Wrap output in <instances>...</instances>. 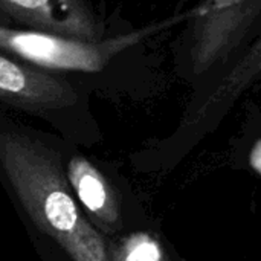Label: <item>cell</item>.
I'll use <instances>...</instances> for the list:
<instances>
[{
  "label": "cell",
  "mask_w": 261,
  "mask_h": 261,
  "mask_svg": "<svg viewBox=\"0 0 261 261\" xmlns=\"http://www.w3.org/2000/svg\"><path fill=\"white\" fill-rule=\"evenodd\" d=\"M124 261H162L159 245L147 236H139L128 248Z\"/></svg>",
  "instance_id": "obj_8"
},
{
  "label": "cell",
  "mask_w": 261,
  "mask_h": 261,
  "mask_svg": "<svg viewBox=\"0 0 261 261\" xmlns=\"http://www.w3.org/2000/svg\"><path fill=\"white\" fill-rule=\"evenodd\" d=\"M69 177L81 203L92 213L107 211L109 217H113V211L107 208L109 194L99 174L83 159H72L69 165Z\"/></svg>",
  "instance_id": "obj_7"
},
{
  "label": "cell",
  "mask_w": 261,
  "mask_h": 261,
  "mask_svg": "<svg viewBox=\"0 0 261 261\" xmlns=\"http://www.w3.org/2000/svg\"><path fill=\"white\" fill-rule=\"evenodd\" d=\"M249 162H251V167L261 174V139L254 145L251 154H249Z\"/></svg>",
  "instance_id": "obj_9"
},
{
  "label": "cell",
  "mask_w": 261,
  "mask_h": 261,
  "mask_svg": "<svg viewBox=\"0 0 261 261\" xmlns=\"http://www.w3.org/2000/svg\"><path fill=\"white\" fill-rule=\"evenodd\" d=\"M165 24L150 26L127 35L99 41H81L49 32L15 29L0 24V50L49 70H101L116 54L141 41Z\"/></svg>",
  "instance_id": "obj_2"
},
{
  "label": "cell",
  "mask_w": 261,
  "mask_h": 261,
  "mask_svg": "<svg viewBox=\"0 0 261 261\" xmlns=\"http://www.w3.org/2000/svg\"><path fill=\"white\" fill-rule=\"evenodd\" d=\"M261 14V0H205L194 11L191 60L196 72L228 58Z\"/></svg>",
  "instance_id": "obj_3"
},
{
  "label": "cell",
  "mask_w": 261,
  "mask_h": 261,
  "mask_svg": "<svg viewBox=\"0 0 261 261\" xmlns=\"http://www.w3.org/2000/svg\"><path fill=\"white\" fill-rule=\"evenodd\" d=\"M0 101L31 109H50L72 104L75 90L50 70L0 54Z\"/></svg>",
  "instance_id": "obj_5"
},
{
  "label": "cell",
  "mask_w": 261,
  "mask_h": 261,
  "mask_svg": "<svg viewBox=\"0 0 261 261\" xmlns=\"http://www.w3.org/2000/svg\"><path fill=\"white\" fill-rule=\"evenodd\" d=\"M0 14L24 29L99 41L101 26L84 0H0Z\"/></svg>",
  "instance_id": "obj_4"
},
{
  "label": "cell",
  "mask_w": 261,
  "mask_h": 261,
  "mask_svg": "<svg viewBox=\"0 0 261 261\" xmlns=\"http://www.w3.org/2000/svg\"><path fill=\"white\" fill-rule=\"evenodd\" d=\"M257 41H258V43H261V37H260V38H258V40H257Z\"/></svg>",
  "instance_id": "obj_10"
},
{
  "label": "cell",
  "mask_w": 261,
  "mask_h": 261,
  "mask_svg": "<svg viewBox=\"0 0 261 261\" xmlns=\"http://www.w3.org/2000/svg\"><path fill=\"white\" fill-rule=\"evenodd\" d=\"M5 159L11 177L23 194V202L37 219L60 239L76 261H107L98 236L83 222L69 193L37 156L15 141L5 144Z\"/></svg>",
  "instance_id": "obj_1"
},
{
  "label": "cell",
  "mask_w": 261,
  "mask_h": 261,
  "mask_svg": "<svg viewBox=\"0 0 261 261\" xmlns=\"http://www.w3.org/2000/svg\"><path fill=\"white\" fill-rule=\"evenodd\" d=\"M261 75V43L255 41L252 49L246 52L242 60L236 64V67L225 76L223 81L217 86L214 93L208 98L206 104L200 110V113H206L214 109L220 102H226L228 99L237 96L246 86H249L255 78Z\"/></svg>",
  "instance_id": "obj_6"
}]
</instances>
